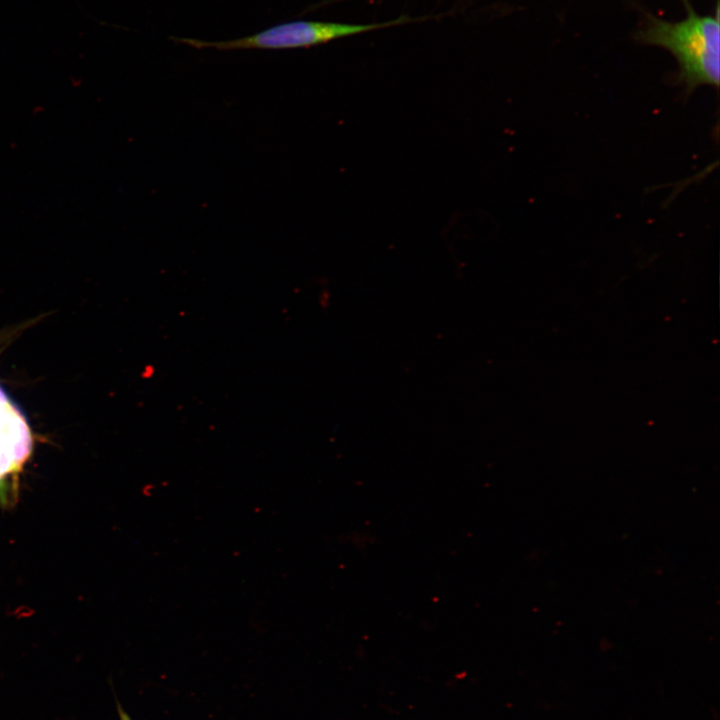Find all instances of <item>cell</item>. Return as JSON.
<instances>
[{
	"label": "cell",
	"instance_id": "6da1fadb",
	"mask_svg": "<svg viewBox=\"0 0 720 720\" xmlns=\"http://www.w3.org/2000/svg\"><path fill=\"white\" fill-rule=\"evenodd\" d=\"M686 16L670 22L646 13L635 40L669 51L677 61V81L686 93L700 86H719V4L715 13L698 14L689 0H682Z\"/></svg>",
	"mask_w": 720,
	"mask_h": 720
},
{
	"label": "cell",
	"instance_id": "7a4b0ae2",
	"mask_svg": "<svg viewBox=\"0 0 720 720\" xmlns=\"http://www.w3.org/2000/svg\"><path fill=\"white\" fill-rule=\"evenodd\" d=\"M415 19L401 17L392 21L376 24H346L322 21H293L276 25L251 36L220 42H205L194 39H182L197 48L211 47L222 50L232 49H287L309 47L337 38L356 35L374 29L399 25Z\"/></svg>",
	"mask_w": 720,
	"mask_h": 720
},
{
	"label": "cell",
	"instance_id": "3957f363",
	"mask_svg": "<svg viewBox=\"0 0 720 720\" xmlns=\"http://www.w3.org/2000/svg\"><path fill=\"white\" fill-rule=\"evenodd\" d=\"M31 429L0 386V484L21 471L32 451Z\"/></svg>",
	"mask_w": 720,
	"mask_h": 720
},
{
	"label": "cell",
	"instance_id": "277c9868",
	"mask_svg": "<svg viewBox=\"0 0 720 720\" xmlns=\"http://www.w3.org/2000/svg\"><path fill=\"white\" fill-rule=\"evenodd\" d=\"M118 713L120 716V720H132L130 716L126 713L125 710L121 706L118 705Z\"/></svg>",
	"mask_w": 720,
	"mask_h": 720
}]
</instances>
